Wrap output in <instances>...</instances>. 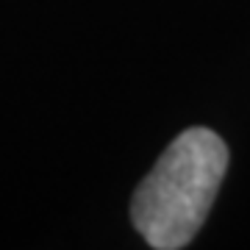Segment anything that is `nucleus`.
<instances>
[{"instance_id": "1", "label": "nucleus", "mask_w": 250, "mask_h": 250, "mask_svg": "<svg viewBox=\"0 0 250 250\" xmlns=\"http://www.w3.org/2000/svg\"><path fill=\"white\" fill-rule=\"evenodd\" d=\"M228 170V147L208 128H189L139 184L131 220L156 250L187 248L200 231Z\"/></svg>"}]
</instances>
